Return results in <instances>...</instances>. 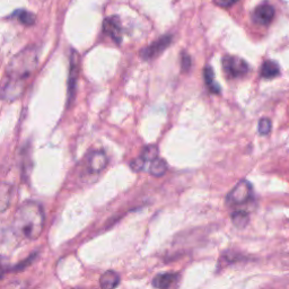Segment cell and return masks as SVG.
Listing matches in <instances>:
<instances>
[{"mask_svg":"<svg viewBox=\"0 0 289 289\" xmlns=\"http://www.w3.org/2000/svg\"><path fill=\"white\" fill-rule=\"evenodd\" d=\"M176 278L175 273H160L154 278L153 285L157 289H169L175 282Z\"/></svg>","mask_w":289,"mask_h":289,"instance_id":"7c38bea8","label":"cell"},{"mask_svg":"<svg viewBox=\"0 0 289 289\" xmlns=\"http://www.w3.org/2000/svg\"><path fill=\"white\" fill-rule=\"evenodd\" d=\"M279 73H280L279 72V66L276 62L270 61V60H267V61L263 62L261 67V76L263 78H275L279 75Z\"/></svg>","mask_w":289,"mask_h":289,"instance_id":"4fadbf2b","label":"cell"},{"mask_svg":"<svg viewBox=\"0 0 289 289\" xmlns=\"http://www.w3.org/2000/svg\"><path fill=\"white\" fill-rule=\"evenodd\" d=\"M145 164H146V162L141 158V157H139V158H136L135 160L131 162L130 167L135 172H140L145 167Z\"/></svg>","mask_w":289,"mask_h":289,"instance_id":"7402d4cb","label":"cell"},{"mask_svg":"<svg viewBox=\"0 0 289 289\" xmlns=\"http://www.w3.org/2000/svg\"><path fill=\"white\" fill-rule=\"evenodd\" d=\"M120 283V277L115 271H106L100 278V286L102 289H114Z\"/></svg>","mask_w":289,"mask_h":289,"instance_id":"8fae6325","label":"cell"},{"mask_svg":"<svg viewBox=\"0 0 289 289\" xmlns=\"http://www.w3.org/2000/svg\"><path fill=\"white\" fill-rule=\"evenodd\" d=\"M23 90H24V82H19V80H14L7 77L3 83V88H2L3 99L6 101H14L22 95Z\"/></svg>","mask_w":289,"mask_h":289,"instance_id":"8992f818","label":"cell"},{"mask_svg":"<svg viewBox=\"0 0 289 289\" xmlns=\"http://www.w3.org/2000/svg\"><path fill=\"white\" fill-rule=\"evenodd\" d=\"M141 158H143L145 162H153L155 159L158 158V149H157V147L154 145H149V146H146L143 153H141Z\"/></svg>","mask_w":289,"mask_h":289,"instance_id":"d6986e66","label":"cell"},{"mask_svg":"<svg viewBox=\"0 0 289 289\" xmlns=\"http://www.w3.org/2000/svg\"><path fill=\"white\" fill-rule=\"evenodd\" d=\"M171 42H172L171 35H165V37L158 39L154 43H151L149 47L141 50L140 52L141 58L144 60H150L157 57V55H159L167 47H169Z\"/></svg>","mask_w":289,"mask_h":289,"instance_id":"5b68a950","label":"cell"},{"mask_svg":"<svg viewBox=\"0 0 289 289\" xmlns=\"http://www.w3.org/2000/svg\"><path fill=\"white\" fill-rule=\"evenodd\" d=\"M45 216L42 206L35 201H26L18 208L14 217V230L27 240H38L44 230Z\"/></svg>","mask_w":289,"mask_h":289,"instance_id":"6da1fadb","label":"cell"},{"mask_svg":"<svg viewBox=\"0 0 289 289\" xmlns=\"http://www.w3.org/2000/svg\"><path fill=\"white\" fill-rule=\"evenodd\" d=\"M167 171V164L164 159L157 158L150 163L149 166V173L154 176H163Z\"/></svg>","mask_w":289,"mask_h":289,"instance_id":"9a60e30c","label":"cell"},{"mask_svg":"<svg viewBox=\"0 0 289 289\" xmlns=\"http://www.w3.org/2000/svg\"><path fill=\"white\" fill-rule=\"evenodd\" d=\"M275 17V8L269 4H262L255 8L253 13V19L260 25H268L272 22Z\"/></svg>","mask_w":289,"mask_h":289,"instance_id":"ba28073f","label":"cell"},{"mask_svg":"<svg viewBox=\"0 0 289 289\" xmlns=\"http://www.w3.org/2000/svg\"><path fill=\"white\" fill-rule=\"evenodd\" d=\"M250 220V217L246 211L237 210L232 214V221L237 228H244Z\"/></svg>","mask_w":289,"mask_h":289,"instance_id":"2e32d148","label":"cell"},{"mask_svg":"<svg viewBox=\"0 0 289 289\" xmlns=\"http://www.w3.org/2000/svg\"><path fill=\"white\" fill-rule=\"evenodd\" d=\"M74 57L72 55V60H70V75H69V83H68V96L69 100H72L75 96V90H76V82H77V75H78V69H77V53L75 51Z\"/></svg>","mask_w":289,"mask_h":289,"instance_id":"30bf717a","label":"cell"},{"mask_svg":"<svg viewBox=\"0 0 289 289\" xmlns=\"http://www.w3.org/2000/svg\"><path fill=\"white\" fill-rule=\"evenodd\" d=\"M103 31L105 34L113 40L115 43L122 41V26H121L120 18L118 16H111L104 19Z\"/></svg>","mask_w":289,"mask_h":289,"instance_id":"52a82bcc","label":"cell"},{"mask_svg":"<svg viewBox=\"0 0 289 289\" xmlns=\"http://www.w3.org/2000/svg\"><path fill=\"white\" fill-rule=\"evenodd\" d=\"M38 66V50L28 47L18 52L11 60L7 67V77L24 82V79L31 76Z\"/></svg>","mask_w":289,"mask_h":289,"instance_id":"7a4b0ae2","label":"cell"},{"mask_svg":"<svg viewBox=\"0 0 289 289\" xmlns=\"http://www.w3.org/2000/svg\"><path fill=\"white\" fill-rule=\"evenodd\" d=\"M252 197L253 187L251 183L246 180H243L233 187L226 198V201L232 206H242L247 204L252 199Z\"/></svg>","mask_w":289,"mask_h":289,"instance_id":"3957f363","label":"cell"},{"mask_svg":"<svg viewBox=\"0 0 289 289\" xmlns=\"http://www.w3.org/2000/svg\"><path fill=\"white\" fill-rule=\"evenodd\" d=\"M237 2H238V0H214V3L217 5V6L222 7V8L231 7Z\"/></svg>","mask_w":289,"mask_h":289,"instance_id":"603a6c76","label":"cell"},{"mask_svg":"<svg viewBox=\"0 0 289 289\" xmlns=\"http://www.w3.org/2000/svg\"><path fill=\"white\" fill-rule=\"evenodd\" d=\"M258 129H259V134H260V135H262V136L268 135L269 133H270V130H271V122H270V120L266 119V118H265V119H261L260 122H259Z\"/></svg>","mask_w":289,"mask_h":289,"instance_id":"ffe728a7","label":"cell"},{"mask_svg":"<svg viewBox=\"0 0 289 289\" xmlns=\"http://www.w3.org/2000/svg\"><path fill=\"white\" fill-rule=\"evenodd\" d=\"M204 76H205V82L207 84V87L209 88L210 92L214 94H219L220 87H219V85H218L214 80V76H215L214 70H212V68L209 67V66H207V67L205 68Z\"/></svg>","mask_w":289,"mask_h":289,"instance_id":"5bb4252c","label":"cell"},{"mask_svg":"<svg viewBox=\"0 0 289 289\" xmlns=\"http://www.w3.org/2000/svg\"><path fill=\"white\" fill-rule=\"evenodd\" d=\"M181 67L183 72H187L191 67V57L186 52L181 54Z\"/></svg>","mask_w":289,"mask_h":289,"instance_id":"44dd1931","label":"cell"},{"mask_svg":"<svg viewBox=\"0 0 289 289\" xmlns=\"http://www.w3.org/2000/svg\"><path fill=\"white\" fill-rule=\"evenodd\" d=\"M108 165V157L101 150H94L88 156V169L93 173H100Z\"/></svg>","mask_w":289,"mask_h":289,"instance_id":"9c48e42d","label":"cell"},{"mask_svg":"<svg viewBox=\"0 0 289 289\" xmlns=\"http://www.w3.org/2000/svg\"><path fill=\"white\" fill-rule=\"evenodd\" d=\"M6 289H24V286L21 282H15V283H12V285H9Z\"/></svg>","mask_w":289,"mask_h":289,"instance_id":"cb8c5ba5","label":"cell"},{"mask_svg":"<svg viewBox=\"0 0 289 289\" xmlns=\"http://www.w3.org/2000/svg\"><path fill=\"white\" fill-rule=\"evenodd\" d=\"M13 16L16 17L23 25H27V26H31V25H33L35 21H37V17H35L32 13L26 12V11L15 12Z\"/></svg>","mask_w":289,"mask_h":289,"instance_id":"ac0fdd59","label":"cell"},{"mask_svg":"<svg viewBox=\"0 0 289 289\" xmlns=\"http://www.w3.org/2000/svg\"><path fill=\"white\" fill-rule=\"evenodd\" d=\"M222 69L230 78H237L247 74L248 65L241 58L226 55L222 59Z\"/></svg>","mask_w":289,"mask_h":289,"instance_id":"277c9868","label":"cell"},{"mask_svg":"<svg viewBox=\"0 0 289 289\" xmlns=\"http://www.w3.org/2000/svg\"><path fill=\"white\" fill-rule=\"evenodd\" d=\"M11 195H12L11 186L6 183H4L2 185V190H0V208H2V211H5L7 209L9 202H11Z\"/></svg>","mask_w":289,"mask_h":289,"instance_id":"e0dca14e","label":"cell"}]
</instances>
